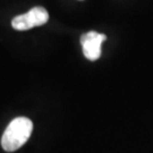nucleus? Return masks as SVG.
<instances>
[{
	"label": "nucleus",
	"mask_w": 153,
	"mask_h": 153,
	"mask_svg": "<svg viewBox=\"0 0 153 153\" xmlns=\"http://www.w3.org/2000/svg\"><path fill=\"white\" fill-rule=\"evenodd\" d=\"M33 124L26 117L15 118L7 126L1 137L2 149L7 152H14L27 142L32 134Z\"/></svg>",
	"instance_id": "obj_1"
},
{
	"label": "nucleus",
	"mask_w": 153,
	"mask_h": 153,
	"mask_svg": "<svg viewBox=\"0 0 153 153\" xmlns=\"http://www.w3.org/2000/svg\"><path fill=\"white\" fill-rule=\"evenodd\" d=\"M49 21V14L43 7H34L25 14L18 15L11 21V26L17 31H26L44 25Z\"/></svg>",
	"instance_id": "obj_2"
},
{
	"label": "nucleus",
	"mask_w": 153,
	"mask_h": 153,
	"mask_svg": "<svg viewBox=\"0 0 153 153\" xmlns=\"http://www.w3.org/2000/svg\"><path fill=\"white\" fill-rule=\"evenodd\" d=\"M105 40L107 36L104 34L94 31L83 34L81 36V44L85 58L91 61L98 60L101 57V45Z\"/></svg>",
	"instance_id": "obj_3"
}]
</instances>
